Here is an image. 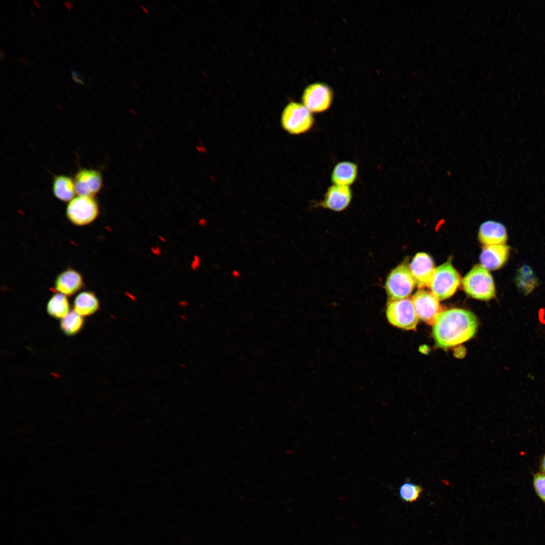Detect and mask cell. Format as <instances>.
Wrapping results in <instances>:
<instances>
[{"mask_svg":"<svg viewBox=\"0 0 545 545\" xmlns=\"http://www.w3.org/2000/svg\"><path fill=\"white\" fill-rule=\"evenodd\" d=\"M432 325V335L436 345L447 348L473 337L478 323L472 312L457 308L442 311L436 317Z\"/></svg>","mask_w":545,"mask_h":545,"instance_id":"1","label":"cell"},{"mask_svg":"<svg viewBox=\"0 0 545 545\" xmlns=\"http://www.w3.org/2000/svg\"><path fill=\"white\" fill-rule=\"evenodd\" d=\"M515 282L519 290L524 294L527 295L537 286V280L533 270L524 264L518 270Z\"/></svg>","mask_w":545,"mask_h":545,"instance_id":"20","label":"cell"},{"mask_svg":"<svg viewBox=\"0 0 545 545\" xmlns=\"http://www.w3.org/2000/svg\"><path fill=\"white\" fill-rule=\"evenodd\" d=\"M460 277L451 263L447 261L435 268L428 287L439 300L451 297L460 285Z\"/></svg>","mask_w":545,"mask_h":545,"instance_id":"3","label":"cell"},{"mask_svg":"<svg viewBox=\"0 0 545 545\" xmlns=\"http://www.w3.org/2000/svg\"><path fill=\"white\" fill-rule=\"evenodd\" d=\"M465 292L470 297L487 301L496 295L494 280L488 270L476 264L466 275L462 281Z\"/></svg>","mask_w":545,"mask_h":545,"instance_id":"2","label":"cell"},{"mask_svg":"<svg viewBox=\"0 0 545 545\" xmlns=\"http://www.w3.org/2000/svg\"><path fill=\"white\" fill-rule=\"evenodd\" d=\"M302 99L303 104L312 113H321L327 111L331 106L333 94L327 85L316 83L309 85L305 88Z\"/></svg>","mask_w":545,"mask_h":545,"instance_id":"8","label":"cell"},{"mask_svg":"<svg viewBox=\"0 0 545 545\" xmlns=\"http://www.w3.org/2000/svg\"><path fill=\"white\" fill-rule=\"evenodd\" d=\"M510 247L505 244L484 246L480 256L481 265L487 270L501 268L507 262Z\"/></svg>","mask_w":545,"mask_h":545,"instance_id":"14","label":"cell"},{"mask_svg":"<svg viewBox=\"0 0 545 545\" xmlns=\"http://www.w3.org/2000/svg\"><path fill=\"white\" fill-rule=\"evenodd\" d=\"M386 314L391 324L405 330H415L419 320L412 300L407 298L390 300Z\"/></svg>","mask_w":545,"mask_h":545,"instance_id":"5","label":"cell"},{"mask_svg":"<svg viewBox=\"0 0 545 545\" xmlns=\"http://www.w3.org/2000/svg\"><path fill=\"white\" fill-rule=\"evenodd\" d=\"M353 196L350 187L333 184L329 187L322 200L316 206L336 212L345 210L350 204Z\"/></svg>","mask_w":545,"mask_h":545,"instance_id":"11","label":"cell"},{"mask_svg":"<svg viewBox=\"0 0 545 545\" xmlns=\"http://www.w3.org/2000/svg\"><path fill=\"white\" fill-rule=\"evenodd\" d=\"M84 286L83 278L78 271L68 268L61 272L56 278L54 287L57 292L67 297L72 296L81 290Z\"/></svg>","mask_w":545,"mask_h":545,"instance_id":"13","label":"cell"},{"mask_svg":"<svg viewBox=\"0 0 545 545\" xmlns=\"http://www.w3.org/2000/svg\"><path fill=\"white\" fill-rule=\"evenodd\" d=\"M84 317L73 310L60 320V328L66 336L72 337L77 335L84 327Z\"/></svg>","mask_w":545,"mask_h":545,"instance_id":"21","label":"cell"},{"mask_svg":"<svg viewBox=\"0 0 545 545\" xmlns=\"http://www.w3.org/2000/svg\"><path fill=\"white\" fill-rule=\"evenodd\" d=\"M281 123L283 128L290 134L299 135L312 128L314 119L312 113L303 104L292 101L283 111Z\"/></svg>","mask_w":545,"mask_h":545,"instance_id":"4","label":"cell"},{"mask_svg":"<svg viewBox=\"0 0 545 545\" xmlns=\"http://www.w3.org/2000/svg\"><path fill=\"white\" fill-rule=\"evenodd\" d=\"M416 285L409 267L401 264L394 268L388 275L385 288L390 300L406 298Z\"/></svg>","mask_w":545,"mask_h":545,"instance_id":"6","label":"cell"},{"mask_svg":"<svg viewBox=\"0 0 545 545\" xmlns=\"http://www.w3.org/2000/svg\"><path fill=\"white\" fill-rule=\"evenodd\" d=\"M73 179L78 196L94 197L103 187L102 173L97 169L80 168Z\"/></svg>","mask_w":545,"mask_h":545,"instance_id":"9","label":"cell"},{"mask_svg":"<svg viewBox=\"0 0 545 545\" xmlns=\"http://www.w3.org/2000/svg\"><path fill=\"white\" fill-rule=\"evenodd\" d=\"M478 239L484 246L505 244L508 236L505 227L501 223L489 221L480 227Z\"/></svg>","mask_w":545,"mask_h":545,"instance_id":"15","label":"cell"},{"mask_svg":"<svg viewBox=\"0 0 545 545\" xmlns=\"http://www.w3.org/2000/svg\"><path fill=\"white\" fill-rule=\"evenodd\" d=\"M47 314L51 317L61 320L71 311L67 296L57 292L49 299L46 305Z\"/></svg>","mask_w":545,"mask_h":545,"instance_id":"19","label":"cell"},{"mask_svg":"<svg viewBox=\"0 0 545 545\" xmlns=\"http://www.w3.org/2000/svg\"><path fill=\"white\" fill-rule=\"evenodd\" d=\"M540 470L543 473L545 474V455H544L541 462Z\"/></svg>","mask_w":545,"mask_h":545,"instance_id":"25","label":"cell"},{"mask_svg":"<svg viewBox=\"0 0 545 545\" xmlns=\"http://www.w3.org/2000/svg\"><path fill=\"white\" fill-rule=\"evenodd\" d=\"M65 5L69 10H71L74 7L73 4L70 2H65Z\"/></svg>","mask_w":545,"mask_h":545,"instance_id":"26","label":"cell"},{"mask_svg":"<svg viewBox=\"0 0 545 545\" xmlns=\"http://www.w3.org/2000/svg\"><path fill=\"white\" fill-rule=\"evenodd\" d=\"M411 300L419 319L433 325L442 312L439 300L431 293L423 290L417 291Z\"/></svg>","mask_w":545,"mask_h":545,"instance_id":"10","label":"cell"},{"mask_svg":"<svg viewBox=\"0 0 545 545\" xmlns=\"http://www.w3.org/2000/svg\"><path fill=\"white\" fill-rule=\"evenodd\" d=\"M533 484L537 495L545 504V474L538 473L535 474Z\"/></svg>","mask_w":545,"mask_h":545,"instance_id":"23","label":"cell"},{"mask_svg":"<svg viewBox=\"0 0 545 545\" xmlns=\"http://www.w3.org/2000/svg\"><path fill=\"white\" fill-rule=\"evenodd\" d=\"M71 74L72 75V79L75 82L81 85L84 84V77L80 73L76 70H71Z\"/></svg>","mask_w":545,"mask_h":545,"instance_id":"24","label":"cell"},{"mask_svg":"<svg viewBox=\"0 0 545 545\" xmlns=\"http://www.w3.org/2000/svg\"><path fill=\"white\" fill-rule=\"evenodd\" d=\"M358 175V167L356 163L343 161L334 166L331 180L333 184L350 187L356 182Z\"/></svg>","mask_w":545,"mask_h":545,"instance_id":"16","label":"cell"},{"mask_svg":"<svg viewBox=\"0 0 545 545\" xmlns=\"http://www.w3.org/2000/svg\"><path fill=\"white\" fill-rule=\"evenodd\" d=\"M73 310L83 317H90L97 312L100 303L95 294L90 291L79 293L75 297Z\"/></svg>","mask_w":545,"mask_h":545,"instance_id":"17","label":"cell"},{"mask_svg":"<svg viewBox=\"0 0 545 545\" xmlns=\"http://www.w3.org/2000/svg\"><path fill=\"white\" fill-rule=\"evenodd\" d=\"M431 257L427 253L420 252L415 255L409 268L418 288L422 289L429 286L435 269Z\"/></svg>","mask_w":545,"mask_h":545,"instance_id":"12","label":"cell"},{"mask_svg":"<svg viewBox=\"0 0 545 545\" xmlns=\"http://www.w3.org/2000/svg\"><path fill=\"white\" fill-rule=\"evenodd\" d=\"M141 7L143 8L142 9H143L144 10L145 13H146L147 14H148V13H147L148 11L146 10V8H144V7Z\"/></svg>","mask_w":545,"mask_h":545,"instance_id":"27","label":"cell"},{"mask_svg":"<svg viewBox=\"0 0 545 545\" xmlns=\"http://www.w3.org/2000/svg\"><path fill=\"white\" fill-rule=\"evenodd\" d=\"M99 207L94 197L78 196L68 204L66 214L69 221L78 226L90 224L98 216Z\"/></svg>","mask_w":545,"mask_h":545,"instance_id":"7","label":"cell"},{"mask_svg":"<svg viewBox=\"0 0 545 545\" xmlns=\"http://www.w3.org/2000/svg\"><path fill=\"white\" fill-rule=\"evenodd\" d=\"M423 491V489L420 485L406 481L400 486L398 493L402 501L411 503L419 499Z\"/></svg>","mask_w":545,"mask_h":545,"instance_id":"22","label":"cell"},{"mask_svg":"<svg viewBox=\"0 0 545 545\" xmlns=\"http://www.w3.org/2000/svg\"><path fill=\"white\" fill-rule=\"evenodd\" d=\"M52 189L54 196L63 202H69L76 194L74 179L65 175L53 177Z\"/></svg>","mask_w":545,"mask_h":545,"instance_id":"18","label":"cell"}]
</instances>
